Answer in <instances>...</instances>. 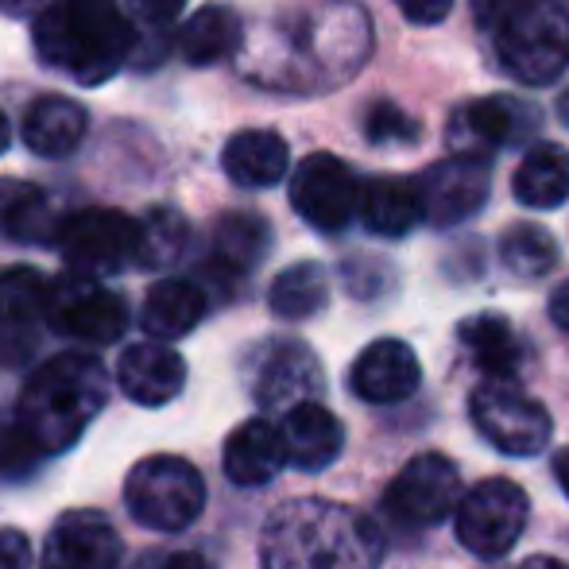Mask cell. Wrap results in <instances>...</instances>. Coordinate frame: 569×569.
<instances>
[{
  "instance_id": "1",
  "label": "cell",
  "mask_w": 569,
  "mask_h": 569,
  "mask_svg": "<svg viewBox=\"0 0 569 569\" xmlns=\"http://www.w3.org/2000/svg\"><path fill=\"white\" fill-rule=\"evenodd\" d=\"M383 535L365 511L291 500L263 523L260 569H380Z\"/></svg>"
},
{
  "instance_id": "2",
  "label": "cell",
  "mask_w": 569,
  "mask_h": 569,
  "mask_svg": "<svg viewBox=\"0 0 569 569\" xmlns=\"http://www.w3.org/2000/svg\"><path fill=\"white\" fill-rule=\"evenodd\" d=\"M31 43L43 67L78 86H101L132 59L136 23L117 0H51L36 16Z\"/></svg>"
},
{
  "instance_id": "3",
  "label": "cell",
  "mask_w": 569,
  "mask_h": 569,
  "mask_svg": "<svg viewBox=\"0 0 569 569\" xmlns=\"http://www.w3.org/2000/svg\"><path fill=\"white\" fill-rule=\"evenodd\" d=\"M109 399V376L93 352H59L31 372L20 391V422L39 453H62L90 430Z\"/></svg>"
},
{
  "instance_id": "4",
  "label": "cell",
  "mask_w": 569,
  "mask_h": 569,
  "mask_svg": "<svg viewBox=\"0 0 569 569\" xmlns=\"http://www.w3.org/2000/svg\"><path fill=\"white\" fill-rule=\"evenodd\" d=\"M503 74L523 86H550L569 70V8L562 0H519L492 23Z\"/></svg>"
},
{
  "instance_id": "5",
  "label": "cell",
  "mask_w": 569,
  "mask_h": 569,
  "mask_svg": "<svg viewBox=\"0 0 569 569\" xmlns=\"http://www.w3.org/2000/svg\"><path fill=\"white\" fill-rule=\"evenodd\" d=\"M128 516L159 535L187 531L206 508V480L187 457L156 453L132 465L124 480Z\"/></svg>"
},
{
  "instance_id": "6",
  "label": "cell",
  "mask_w": 569,
  "mask_h": 569,
  "mask_svg": "<svg viewBox=\"0 0 569 569\" xmlns=\"http://www.w3.org/2000/svg\"><path fill=\"white\" fill-rule=\"evenodd\" d=\"M457 539L469 555L485 558H503L527 531L531 519V500L516 480H480L469 492L457 500Z\"/></svg>"
},
{
  "instance_id": "7",
  "label": "cell",
  "mask_w": 569,
  "mask_h": 569,
  "mask_svg": "<svg viewBox=\"0 0 569 569\" xmlns=\"http://www.w3.org/2000/svg\"><path fill=\"white\" fill-rule=\"evenodd\" d=\"M472 427L488 438L500 453L511 457H535L547 450L555 435L550 411L531 399L516 380H485L469 399Z\"/></svg>"
},
{
  "instance_id": "8",
  "label": "cell",
  "mask_w": 569,
  "mask_h": 569,
  "mask_svg": "<svg viewBox=\"0 0 569 569\" xmlns=\"http://www.w3.org/2000/svg\"><path fill=\"white\" fill-rule=\"evenodd\" d=\"M54 244H59L62 260L74 268V276H113V271L136 263L140 221L120 210H78L70 218H59Z\"/></svg>"
},
{
  "instance_id": "9",
  "label": "cell",
  "mask_w": 569,
  "mask_h": 569,
  "mask_svg": "<svg viewBox=\"0 0 569 569\" xmlns=\"http://www.w3.org/2000/svg\"><path fill=\"white\" fill-rule=\"evenodd\" d=\"M461 500V472L446 453H419L403 465L383 492V511L399 527H435L450 519Z\"/></svg>"
},
{
  "instance_id": "10",
  "label": "cell",
  "mask_w": 569,
  "mask_h": 569,
  "mask_svg": "<svg viewBox=\"0 0 569 569\" xmlns=\"http://www.w3.org/2000/svg\"><path fill=\"white\" fill-rule=\"evenodd\" d=\"M47 322L54 333L82 345H113L128 330V307L117 291L101 287L98 279L67 276L51 283L47 299Z\"/></svg>"
},
{
  "instance_id": "11",
  "label": "cell",
  "mask_w": 569,
  "mask_h": 569,
  "mask_svg": "<svg viewBox=\"0 0 569 569\" xmlns=\"http://www.w3.org/2000/svg\"><path fill=\"white\" fill-rule=\"evenodd\" d=\"M488 163L469 156H450L430 163L415 179V198H419V218L430 221L435 229H453L469 221L480 206L488 202Z\"/></svg>"
},
{
  "instance_id": "12",
  "label": "cell",
  "mask_w": 569,
  "mask_h": 569,
  "mask_svg": "<svg viewBox=\"0 0 569 569\" xmlns=\"http://www.w3.org/2000/svg\"><path fill=\"white\" fill-rule=\"evenodd\" d=\"M542 124V113L523 98H508V93H492V98H477L450 120V143L453 156L480 159V151H500L516 148V143H531Z\"/></svg>"
},
{
  "instance_id": "13",
  "label": "cell",
  "mask_w": 569,
  "mask_h": 569,
  "mask_svg": "<svg viewBox=\"0 0 569 569\" xmlns=\"http://www.w3.org/2000/svg\"><path fill=\"white\" fill-rule=\"evenodd\" d=\"M357 179L330 151L307 156L291 174V206L318 232H341L357 218Z\"/></svg>"
},
{
  "instance_id": "14",
  "label": "cell",
  "mask_w": 569,
  "mask_h": 569,
  "mask_svg": "<svg viewBox=\"0 0 569 569\" xmlns=\"http://www.w3.org/2000/svg\"><path fill=\"white\" fill-rule=\"evenodd\" d=\"M124 547L109 516L74 508L54 519L43 539V569H120Z\"/></svg>"
},
{
  "instance_id": "15",
  "label": "cell",
  "mask_w": 569,
  "mask_h": 569,
  "mask_svg": "<svg viewBox=\"0 0 569 569\" xmlns=\"http://www.w3.org/2000/svg\"><path fill=\"white\" fill-rule=\"evenodd\" d=\"M326 380H322V365L310 352V345L302 341H271L260 357V368H256V403L263 411H291L299 403H315V396H322Z\"/></svg>"
},
{
  "instance_id": "16",
  "label": "cell",
  "mask_w": 569,
  "mask_h": 569,
  "mask_svg": "<svg viewBox=\"0 0 569 569\" xmlns=\"http://www.w3.org/2000/svg\"><path fill=\"white\" fill-rule=\"evenodd\" d=\"M422 380V365L415 357V349L407 341L396 338H380L368 349H360V357L352 360V396H360L365 403L388 407V403H403L407 396L419 391Z\"/></svg>"
},
{
  "instance_id": "17",
  "label": "cell",
  "mask_w": 569,
  "mask_h": 569,
  "mask_svg": "<svg viewBox=\"0 0 569 569\" xmlns=\"http://www.w3.org/2000/svg\"><path fill=\"white\" fill-rule=\"evenodd\" d=\"M117 383L132 403L140 407H167L179 399L182 383H187V360L163 341H140L128 345L120 352Z\"/></svg>"
},
{
  "instance_id": "18",
  "label": "cell",
  "mask_w": 569,
  "mask_h": 569,
  "mask_svg": "<svg viewBox=\"0 0 569 569\" xmlns=\"http://www.w3.org/2000/svg\"><path fill=\"white\" fill-rule=\"evenodd\" d=\"M279 438H283V457L287 465L302 472H322L330 469L333 461L345 450V427L333 411H326L322 403H299L283 415V427H279Z\"/></svg>"
},
{
  "instance_id": "19",
  "label": "cell",
  "mask_w": 569,
  "mask_h": 569,
  "mask_svg": "<svg viewBox=\"0 0 569 569\" xmlns=\"http://www.w3.org/2000/svg\"><path fill=\"white\" fill-rule=\"evenodd\" d=\"M221 167L237 187L248 190H268L276 182L287 179V167H291V151L279 132L268 128H244L226 143L221 151Z\"/></svg>"
},
{
  "instance_id": "20",
  "label": "cell",
  "mask_w": 569,
  "mask_h": 569,
  "mask_svg": "<svg viewBox=\"0 0 569 569\" xmlns=\"http://www.w3.org/2000/svg\"><path fill=\"white\" fill-rule=\"evenodd\" d=\"M287 465L283 457V438L279 427H271L268 419H248L240 422L226 442V477L240 488H260L268 480H276V472Z\"/></svg>"
},
{
  "instance_id": "21",
  "label": "cell",
  "mask_w": 569,
  "mask_h": 569,
  "mask_svg": "<svg viewBox=\"0 0 569 569\" xmlns=\"http://www.w3.org/2000/svg\"><path fill=\"white\" fill-rule=\"evenodd\" d=\"M206 291L190 279H159L156 287L148 291L140 310V326L151 333V341H179L194 330L198 322L206 318Z\"/></svg>"
},
{
  "instance_id": "22",
  "label": "cell",
  "mask_w": 569,
  "mask_h": 569,
  "mask_svg": "<svg viewBox=\"0 0 569 569\" xmlns=\"http://www.w3.org/2000/svg\"><path fill=\"white\" fill-rule=\"evenodd\" d=\"M86 128H90L86 106L70 98H39L23 117V143L39 159H67L86 140Z\"/></svg>"
},
{
  "instance_id": "23",
  "label": "cell",
  "mask_w": 569,
  "mask_h": 569,
  "mask_svg": "<svg viewBox=\"0 0 569 569\" xmlns=\"http://www.w3.org/2000/svg\"><path fill=\"white\" fill-rule=\"evenodd\" d=\"M511 194L527 210H558L569 198V151L562 143L535 140L527 156L519 159Z\"/></svg>"
},
{
  "instance_id": "24",
  "label": "cell",
  "mask_w": 569,
  "mask_h": 569,
  "mask_svg": "<svg viewBox=\"0 0 569 569\" xmlns=\"http://www.w3.org/2000/svg\"><path fill=\"white\" fill-rule=\"evenodd\" d=\"M357 213L368 232L376 237H407L419 226V198H415L411 179L396 174H376L357 190Z\"/></svg>"
},
{
  "instance_id": "25",
  "label": "cell",
  "mask_w": 569,
  "mask_h": 569,
  "mask_svg": "<svg viewBox=\"0 0 569 569\" xmlns=\"http://www.w3.org/2000/svg\"><path fill=\"white\" fill-rule=\"evenodd\" d=\"M240 39H244L240 16L229 4H206L182 23L179 51L190 67H218L237 54Z\"/></svg>"
},
{
  "instance_id": "26",
  "label": "cell",
  "mask_w": 569,
  "mask_h": 569,
  "mask_svg": "<svg viewBox=\"0 0 569 569\" xmlns=\"http://www.w3.org/2000/svg\"><path fill=\"white\" fill-rule=\"evenodd\" d=\"M457 338H461L472 365H477L488 380H516L519 365H523V349H519V338L508 326V318L472 315L457 326Z\"/></svg>"
},
{
  "instance_id": "27",
  "label": "cell",
  "mask_w": 569,
  "mask_h": 569,
  "mask_svg": "<svg viewBox=\"0 0 569 569\" xmlns=\"http://www.w3.org/2000/svg\"><path fill=\"white\" fill-rule=\"evenodd\" d=\"M59 218L51 198L31 182L0 179V237L16 244H51Z\"/></svg>"
},
{
  "instance_id": "28",
  "label": "cell",
  "mask_w": 569,
  "mask_h": 569,
  "mask_svg": "<svg viewBox=\"0 0 569 569\" xmlns=\"http://www.w3.org/2000/svg\"><path fill=\"white\" fill-rule=\"evenodd\" d=\"M326 302H330V276H326L322 263H315V260L291 263V268H283L271 279L268 307L276 318L307 322V318L322 315Z\"/></svg>"
},
{
  "instance_id": "29",
  "label": "cell",
  "mask_w": 569,
  "mask_h": 569,
  "mask_svg": "<svg viewBox=\"0 0 569 569\" xmlns=\"http://www.w3.org/2000/svg\"><path fill=\"white\" fill-rule=\"evenodd\" d=\"M268 248H271V229L256 213H226L213 226V263L232 279L248 276L268 256Z\"/></svg>"
},
{
  "instance_id": "30",
  "label": "cell",
  "mask_w": 569,
  "mask_h": 569,
  "mask_svg": "<svg viewBox=\"0 0 569 569\" xmlns=\"http://www.w3.org/2000/svg\"><path fill=\"white\" fill-rule=\"evenodd\" d=\"M500 260H503V268H508L511 276L542 279L547 271H555L558 244H555V237H550V232L542 229V226H531V221H523V226L503 232Z\"/></svg>"
},
{
  "instance_id": "31",
  "label": "cell",
  "mask_w": 569,
  "mask_h": 569,
  "mask_svg": "<svg viewBox=\"0 0 569 569\" xmlns=\"http://www.w3.org/2000/svg\"><path fill=\"white\" fill-rule=\"evenodd\" d=\"M190 226L179 210H151L140 221V248H136V263L140 268H171L182 252H187Z\"/></svg>"
},
{
  "instance_id": "32",
  "label": "cell",
  "mask_w": 569,
  "mask_h": 569,
  "mask_svg": "<svg viewBox=\"0 0 569 569\" xmlns=\"http://www.w3.org/2000/svg\"><path fill=\"white\" fill-rule=\"evenodd\" d=\"M51 283L36 268H8L0 276V318L8 326H31L36 318H47Z\"/></svg>"
},
{
  "instance_id": "33",
  "label": "cell",
  "mask_w": 569,
  "mask_h": 569,
  "mask_svg": "<svg viewBox=\"0 0 569 569\" xmlns=\"http://www.w3.org/2000/svg\"><path fill=\"white\" fill-rule=\"evenodd\" d=\"M39 461H43V453L28 438V430L20 422H0V477L23 480L28 472H36Z\"/></svg>"
},
{
  "instance_id": "34",
  "label": "cell",
  "mask_w": 569,
  "mask_h": 569,
  "mask_svg": "<svg viewBox=\"0 0 569 569\" xmlns=\"http://www.w3.org/2000/svg\"><path fill=\"white\" fill-rule=\"evenodd\" d=\"M365 136L372 143H415L419 140V124L391 101H376L365 117Z\"/></svg>"
},
{
  "instance_id": "35",
  "label": "cell",
  "mask_w": 569,
  "mask_h": 569,
  "mask_svg": "<svg viewBox=\"0 0 569 569\" xmlns=\"http://www.w3.org/2000/svg\"><path fill=\"white\" fill-rule=\"evenodd\" d=\"M182 8H187V0H128V16H132L140 28H171L174 20L182 16Z\"/></svg>"
},
{
  "instance_id": "36",
  "label": "cell",
  "mask_w": 569,
  "mask_h": 569,
  "mask_svg": "<svg viewBox=\"0 0 569 569\" xmlns=\"http://www.w3.org/2000/svg\"><path fill=\"white\" fill-rule=\"evenodd\" d=\"M36 352V338L28 333V326H4L0 330V368H16Z\"/></svg>"
},
{
  "instance_id": "37",
  "label": "cell",
  "mask_w": 569,
  "mask_h": 569,
  "mask_svg": "<svg viewBox=\"0 0 569 569\" xmlns=\"http://www.w3.org/2000/svg\"><path fill=\"white\" fill-rule=\"evenodd\" d=\"M396 4H399V12L411 23H419V28H438V23L453 12V0H396Z\"/></svg>"
},
{
  "instance_id": "38",
  "label": "cell",
  "mask_w": 569,
  "mask_h": 569,
  "mask_svg": "<svg viewBox=\"0 0 569 569\" xmlns=\"http://www.w3.org/2000/svg\"><path fill=\"white\" fill-rule=\"evenodd\" d=\"M0 569H31V542L16 527L0 531Z\"/></svg>"
},
{
  "instance_id": "39",
  "label": "cell",
  "mask_w": 569,
  "mask_h": 569,
  "mask_svg": "<svg viewBox=\"0 0 569 569\" xmlns=\"http://www.w3.org/2000/svg\"><path fill=\"white\" fill-rule=\"evenodd\" d=\"M132 569H213L210 558L194 550H174V555H143Z\"/></svg>"
},
{
  "instance_id": "40",
  "label": "cell",
  "mask_w": 569,
  "mask_h": 569,
  "mask_svg": "<svg viewBox=\"0 0 569 569\" xmlns=\"http://www.w3.org/2000/svg\"><path fill=\"white\" fill-rule=\"evenodd\" d=\"M516 4H519V0H472V12H477V20L485 23V28H492V23Z\"/></svg>"
},
{
  "instance_id": "41",
  "label": "cell",
  "mask_w": 569,
  "mask_h": 569,
  "mask_svg": "<svg viewBox=\"0 0 569 569\" xmlns=\"http://www.w3.org/2000/svg\"><path fill=\"white\" fill-rule=\"evenodd\" d=\"M550 318H555L558 330L569 333V279H566L562 287H558L555 295H550Z\"/></svg>"
},
{
  "instance_id": "42",
  "label": "cell",
  "mask_w": 569,
  "mask_h": 569,
  "mask_svg": "<svg viewBox=\"0 0 569 569\" xmlns=\"http://www.w3.org/2000/svg\"><path fill=\"white\" fill-rule=\"evenodd\" d=\"M555 477H558V485H562V492L569 496V446L558 450V457H555Z\"/></svg>"
},
{
  "instance_id": "43",
  "label": "cell",
  "mask_w": 569,
  "mask_h": 569,
  "mask_svg": "<svg viewBox=\"0 0 569 569\" xmlns=\"http://www.w3.org/2000/svg\"><path fill=\"white\" fill-rule=\"evenodd\" d=\"M36 4L39 0H0V12L4 16H28V12H36Z\"/></svg>"
},
{
  "instance_id": "44",
  "label": "cell",
  "mask_w": 569,
  "mask_h": 569,
  "mask_svg": "<svg viewBox=\"0 0 569 569\" xmlns=\"http://www.w3.org/2000/svg\"><path fill=\"white\" fill-rule=\"evenodd\" d=\"M523 569H569L566 562H558V558H531Z\"/></svg>"
},
{
  "instance_id": "45",
  "label": "cell",
  "mask_w": 569,
  "mask_h": 569,
  "mask_svg": "<svg viewBox=\"0 0 569 569\" xmlns=\"http://www.w3.org/2000/svg\"><path fill=\"white\" fill-rule=\"evenodd\" d=\"M8 143H12V128H8V117L0 113V156L8 151Z\"/></svg>"
},
{
  "instance_id": "46",
  "label": "cell",
  "mask_w": 569,
  "mask_h": 569,
  "mask_svg": "<svg viewBox=\"0 0 569 569\" xmlns=\"http://www.w3.org/2000/svg\"><path fill=\"white\" fill-rule=\"evenodd\" d=\"M558 120H562V124L569 128V90L562 93V98H558Z\"/></svg>"
}]
</instances>
